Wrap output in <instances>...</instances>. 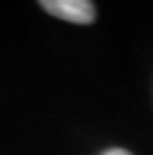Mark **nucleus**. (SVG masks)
<instances>
[{
    "mask_svg": "<svg viewBox=\"0 0 153 155\" xmlns=\"http://www.w3.org/2000/svg\"><path fill=\"white\" fill-rule=\"evenodd\" d=\"M103 155H130L128 150H124V148H112V150H105Z\"/></svg>",
    "mask_w": 153,
    "mask_h": 155,
    "instance_id": "f03ea898",
    "label": "nucleus"
},
{
    "mask_svg": "<svg viewBox=\"0 0 153 155\" xmlns=\"http://www.w3.org/2000/svg\"><path fill=\"white\" fill-rule=\"evenodd\" d=\"M41 7L48 14L78 25H89L96 18V7L89 0H43Z\"/></svg>",
    "mask_w": 153,
    "mask_h": 155,
    "instance_id": "f257e3e1",
    "label": "nucleus"
}]
</instances>
